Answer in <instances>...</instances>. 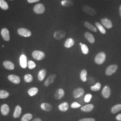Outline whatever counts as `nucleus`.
<instances>
[{
  "label": "nucleus",
  "mask_w": 121,
  "mask_h": 121,
  "mask_svg": "<svg viewBox=\"0 0 121 121\" xmlns=\"http://www.w3.org/2000/svg\"><path fill=\"white\" fill-rule=\"evenodd\" d=\"M106 59V54L104 52H100L96 55L95 58V61L98 65H101Z\"/></svg>",
  "instance_id": "nucleus-1"
},
{
  "label": "nucleus",
  "mask_w": 121,
  "mask_h": 121,
  "mask_svg": "<svg viewBox=\"0 0 121 121\" xmlns=\"http://www.w3.org/2000/svg\"><path fill=\"white\" fill-rule=\"evenodd\" d=\"M32 56L35 60H40L43 59L45 56V54L42 51L35 50L32 52Z\"/></svg>",
  "instance_id": "nucleus-2"
},
{
  "label": "nucleus",
  "mask_w": 121,
  "mask_h": 121,
  "mask_svg": "<svg viewBox=\"0 0 121 121\" xmlns=\"http://www.w3.org/2000/svg\"><path fill=\"white\" fill-rule=\"evenodd\" d=\"M82 9V10L85 13H86V14L90 15L91 16H94L96 15V12L95 10L88 5H85L83 6Z\"/></svg>",
  "instance_id": "nucleus-3"
},
{
  "label": "nucleus",
  "mask_w": 121,
  "mask_h": 121,
  "mask_svg": "<svg viewBox=\"0 0 121 121\" xmlns=\"http://www.w3.org/2000/svg\"><path fill=\"white\" fill-rule=\"evenodd\" d=\"M117 68H118V67L117 65H110L106 69V71H105L106 74L108 76L111 75L116 71Z\"/></svg>",
  "instance_id": "nucleus-4"
},
{
  "label": "nucleus",
  "mask_w": 121,
  "mask_h": 121,
  "mask_svg": "<svg viewBox=\"0 0 121 121\" xmlns=\"http://www.w3.org/2000/svg\"><path fill=\"white\" fill-rule=\"evenodd\" d=\"M18 34L24 37H30L31 35V33L30 31L26 28H20L17 30Z\"/></svg>",
  "instance_id": "nucleus-5"
},
{
  "label": "nucleus",
  "mask_w": 121,
  "mask_h": 121,
  "mask_svg": "<svg viewBox=\"0 0 121 121\" xmlns=\"http://www.w3.org/2000/svg\"><path fill=\"white\" fill-rule=\"evenodd\" d=\"M84 90L83 88L81 87L77 88L74 89L73 91V97L75 99H77L78 97L84 95Z\"/></svg>",
  "instance_id": "nucleus-6"
},
{
  "label": "nucleus",
  "mask_w": 121,
  "mask_h": 121,
  "mask_svg": "<svg viewBox=\"0 0 121 121\" xmlns=\"http://www.w3.org/2000/svg\"><path fill=\"white\" fill-rule=\"evenodd\" d=\"M45 8L43 4H38L35 5L34 8V11L37 14H41L44 12Z\"/></svg>",
  "instance_id": "nucleus-7"
},
{
  "label": "nucleus",
  "mask_w": 121,
  "mask_h": 121,
  "mask_svg": "<svg viewBox=\"0 0 121 121\" xmlns=\"http://www.w3.org/2000/svg\"><path fill=\"white\" fill-rule=\"evenodd\" d=\"M9 81L14 84H18L20 82V78L19 76L14 74H10L8 76Z\"/></svg>",
  "instance_id": "nucleus-8"
},
{
  "label": "nucleus",
  "mask_w": 121,
  "mask_h": 121,
  "mask_svg": "<svg viewBox=\"0 0 121 121\" xmlns=\"http://www.w3.org/2000/svg\"><path fill=\"white\" fill-rule=\"evenodd\" d=\"M65 35V31L61 30L56 31L54 34V38L56 39H60L64 38Z\"/></svg>",
  "instance_id": "nucleus-9"
},
{
  "label": "nucleus",
  "mask_w": 121,
  "mask_h": 121,
  "mask_svg": "<svg viewBox=\"0 0 121 121\" xmlns=\"http://www.w3.org/2000/svg\"><path fill=\"white\" fill-rule=\"evenodd\" d=\"M56 78V75L55 74L50 75L48 77L44 82V85L46 86H48L49 85H50V84H51L54 82Z\"/></svg>",
  "instance_id": "nucleus-10"
},
{
  "label": "nucleus",
  "mask_w": 121,
  "mask_h": 121,
  "mask_svg": "<svg viewBox=\"0 0 121 121\" xmlns=\"http://www.w3.org/2000/svg\"><path fill=\"white\" fill-rule=\"evenodd\" d=\"M102 94L105 98H108L111 94L110 88L108 86H104L102 91Z\"/></svg>",
  "instance_id": "nucleus-11"
},
{
  "label": "nucleus",
  "mask_w": 121,
  "mask_h": 121,
  "mask_svg": "<svg viewBox=\"0 0 121 121\" xmlns=\"http://www.w3.org/2000/svg\"><path fill=\"white\" fill-rule=\"evenodd\" d=\"M101 22L102 24L104 25L106 28L108 29H110L112 28V23L111 21L107 18H103L101 19Z\"/></svg>",
  "instance_id": "nucleus-12"
},
{
  "label": "nucleus",
  "mask_w": 121,
  "mask_h": 121,
  "mask_svg": "<svg viewBox=\"0 0 121 121\" xmlns=\"http://www.w3.org/2000/svg\"><path fill=\"white\" fill-rule=\"evenodd\" d=\"M1 34L3 38L6 41H9L10 39V36L8 30L6 28H3L1 31Z\"/></svg>",
  "instance_id": "nucleus-13"
},
{
  "label": "nucleus",
  "mask_w": 121,
  "mask_h": 121,
  "mask_svg": "<svg viewBox=\"0 0 121 121\" xmlns=\"http://www.w3.org/2000/svg\"><path fill=\"white\" fill-rule=\"evenodd\" d=\"M3 66L6 69L13 70L14 69V65L13 62L9 60H5L3 62Z\"/></svg>",
  "instance_id": "nucleus-14"
},
{
  "label": "nucleus",
  "mask_w": 121,
  "mask_h": 121,
  "mask_svg": "<svg viewBox=\"0 0 121 121\" xmlns=\"http://www.w3.org/2000/svg\"><path fill=\"white\" fill-rule=\"evenodd\" d=\"M64 95H65V91H64V90L62 89H58L56 91L54 94V96L55 99H59L62 98L64 96Z\"/></svg>",
  "instance_id": "nucleus-15"
},
{
  "label": "nucleus",
  "mask_w": 121,
  "mask_h": 121,
  "mask_svg": "<svg viewBox=\"0 0 121 121\" xmlns=\"http://www.w3.org/2000/svg\"><path fill=\"white\" fill-rule=\"evenodd\" d=\"M1 112L4 116H6L9 112V108L7 104H3L1 105L0 108Z\"/></svg>",
  "instance_id": "nucleus-16"
},
{
  "label": "nucleus",
  "mask_w": 121,
  "mask_h": 121,
  "mask_svg": "<svg viewBox=\"0 0 121 121\" xmlns=\"http://www.w3.org/2000/svg\"><path fill=\"white\" fill-rule=\"evenodd\" d=\"M20 64L22 68H26L27 65L26 57L25 55L22 54L20 57Z\"/></svg>",
  "instance_id": "nucleus-17"
},
{
  "label": "nucleus",
  "mask_w": 121,
  "mask_h": 121,
  "mask_svg": "<svg viewBox=\"0 0 121 121\" xmlns=\"http://www.w3.org/2000/svg\"><path fill=\"white\" fill-rule=\"evenodd\" d=\"M94 108V106L93 104H87L82 107L81 108V110L83 112H90Z\"/></svg>",
  "instance_id": "nucleus-18"
},
{
  "label": "nucleus",
  "mask_w": 121,
  "mask_h": 121,
  "mask_svg": "<svg viewBox=\"0 0 121 121\" xmlns=\"http://www.w3.org/2000/svg\"><path fill=\"white\" fill-rule=\"evenodd\" d=\"M85 38L90 43H93L95 42V38L93 35L89 32H86L84 34Z\"/></svg>",
  "instance_id": "nucleus-19"
},
{
  "label": "nucleus",
  "mask_w": 121,
  "mask_h": 121,
  "mask_svg": "<svg viewBox=\"0 0 121 121\" xmlns=\"http://www.w3.org/2000/svg\"><path fill=\"white\" fill-rule=\"evenodd\" d=\"M22 112V108L19 105H17L15 107L13 114V117L14 118H17L20 116Z\"/></svg>",
  "instance_id": "nucleus-20"
},
{
  "label": "nucleus",
  "mask_w": 121,
  "mask_h": 121,
  "mask_svg": "<svg viewBox=\"0 0 121 121\" xmlns=\"http://www.w3.org/2000/svg\"><path fill=\"white\" fill-rule=\"evenodd\" d=\"M41 108L43 110L47 111V112H50L51 111L52 109V106L50 104L47 103H43L41 104L40 105Z\"/></svg>",
  "instance_id": "nucleus-21"
},
{
  "label": "nucleus",
  "mask_w": 121,
  "mask_h": 121,
  "mask_svg": "<svg viewBox=\"0 0 121 121\" xmlns=\"http://www.w3.org/2000/svg\"><path fill=\"white\" fill-rule=\"evenodd\" d=\"M47 73V71L46 70L44 69H41L38 73V78L39 81H42L43 80V79L45 78L46 75Z\"/></svg>",
  "instance_id": "nucleus-22"
},
{
  "label": "nucleus",
  "mask_w": 121,
  "mask_h": 121,
  "mask_svg": "<svg viewBox=\"0 0 121 121\" xmlns=\"http://www.w3.org/2000/svg\"><path fill=\"white\" fill-rule=\"evenodd\" d=\"M58 108L59 110L62 112H65L69 108V104L67 102H63L60 104L58 106Z\"/></svg>",
  "instance_id": "nucleus-23"
},
{
  "label": "nucleus",
  "mask_w": 121,
  "mask_h": 121,
  "mask_svg": "<svg viewBox=\"0 0 121 121\" xmlns=\"http://www.w3.org/2000/svg\"><path fill=\"white\" fill-rule=\"evenodd\" d=\"M74 43V41L73 39L72 38H69L67 39L65 41L64 46L65 48H71L72 46H73Z\"/></svg>",
  "instance_id": "nucleus-24"
},
{
  "label": "nucleus",
  "mask_w": 121,
  "mask_h": 121,
  "mask_svg": "<svg viewBox=\"0 0 121 121\" xmlns=\"http://www.w3.org/2000/svg\"><path fill=\"white\" fill-rule=\"evenodd\" d=\"M27 92L29 95L31 96H32L35 95L38 93V89L35 87H31L28 90Z\"/></svg>",
  "instance_id": "nucleus-25"
},
{
  "label": "nucleus",
  "mask_w": 121,
  "mask_h": 121,
  "mask_svg": "<svg viewBox=\"0 0 121 121\" xmlns=\"http://www.w3.org/2000/svg\"><path fill=\"white\" fill-rule=\"evenodd\" d=\"M84 26L86 27V28H87L88 29L92 30L94 32H96L97 31V29L94 26H93L89 22H85L84 23Z\"/></svg>",
  "instance_id": "nucleus-26"
},
{
  "label": "nucleus",
  "mask_w": 121,
  "mask_h": 121,
  "mask_svg": "<svg viewBox=\"0 0 121 121\" xmlns=\"http://www.w3.org/2000/svg\"><path fill=\"white\" fill-rule=\"evenodd\" d=\"M121 110V104H117L113 106L111 108V112L112 113H116Z\"/></svg>",
  "instance_id": "nucleus-27"
},
{
  "label": "nucleus",
  "mask_w": 121,
  "mask_h": 121,
  "mask_svg": "<svg viewBox=\"0 0 121 121\" xmlns=\"http://www.w3.org/2000/svg\"><path fill=\"white\" fill-rule=\"evenodd\" d=\"M61 4L65 7H70L73 5V2L71 0H64L61 2Z\"/></svg>",
  "instance_id": "nucleus-28"
},
{
  "label": "nucleus",
  "mask_w": 121,
  "mask_h": 121,
  "mask_svg": "<svg viewBox=\"0 0 121 121\" xmlns=\"http://www.w3.org/2000/svg\"><path fill=\"white\" fill-rule=\"evenodd\" d=\"M87 75V71L86 69H84L82 70L80 73V78L81 80L83 82H86L87 79L86 78Z\"/></svg>",
  "instance_id": "nucleus-29"
},
{
  "label": "nucleus",
  "mask_w": 121,
  "mask_h": 121,
  "mask_svg": "<svg viewBox=\"0 0 121 121\" xmlns=\"http://www.w3.org/2000/svg\"><path fill=\"white\" fill-rule=\"evenodd\" d=\"M9 93L7 91L4 90H0V99H5L8 97Z\"/></svg>",
  "instance_id": "nucleus-30"
},
{
  "label": "nucleus",
  "mask_w": 121,
  "mask_h": 121,
  "mask_svg": "<svg viewBox=\"0 0 121 121\" xmlns=\"http://www.w3.org/2000/svg\"><path fill=\"white\" fill-rule=\"evenodd\" d=\"M95 25L101 33H102L103 34H105L106 33V30L104 28L103 26L102 25H101L100 23H99V22H96Z\"/></svg>",
  "instance_id": "nucleus-31"
},
{
  "label": "nucleus",
  "mask_w": 121,
  "mask_h": 121,
  "mask_svg": "<svg viewBox=\"0 0 121 121\" xmlns=\"http://www.w3.org/2000/svg\"><path fill=\"white\" fill-rule=\"evenodd\" d=\"M33 116L30 113H26L24 115L21 119L22 121H29L32 119Z\"/></svg>",
  "instance_id": "nucleus-32"
},
{
  "label": "nucleus",
  "mask_w": 121,
  "mask_h": 121,
  "mask_svg": "<svg viewBox=\"0 0 121 121\" xmlns=\"http://www.w3.org/2000/svg\"><path fill=\"white\" fill-rule=\"evenodd\" d=\"M0 7L4 10H7L9 8L8 4L4 0H0Z\"/></svg>",
  "instance_id": "nucleus-33"
},
{
  "label": "nucleus",
  "mask_w": 121,
  "mask_h": 121,
  "mask_svg": "<svg viewBox=\"0 0 121 121\" xmlns=\"http://www.w3.org/2000/svg\"><path fill=\"white\" fill-rule=\"evenodd\" d=\"M101 84L100 82H97L95 85L92 86L91 87V90L92 91H99L101 88Z\"/></svg>",
  "instance_id": "nucleus-34"
},
{
  "label": "nucleus",
  "mask_w": 121,
  "mask_h": 121,
  "mask_svg": "<svg viewBox=\"0 0 121 121\" xmlns=\"http://www.w3.org/2000/svg\"><path fill=\"white\" fill-rule=\"evenodd\" d=\"M24 80L26 82L29 83L31 82L33 80V77L30 74H27L24 76Z\"/></svg>",
  "instance_id": "nucleus-35"
},
{
  "label": "nucleus",
  "mask_w": 121,
  "mask_h": 121,
  "mask_svg": "<svg viewBox=\"0 0 121 121\" xmlns=\"http://www.w3.org/2000/svg\"><path fill=\"white\" fill-rule=\"evenodd\" d=\"M27 66H28V68L30 69H33L35 68L36 66V64L35 62L32 60H29L27 62Z\"/></svg>",
  "instance_id": "nucleus-36"
},
{
  "label": "nucleus",
  "mask_w": 121,
  "mask_h": 121,
  "mask_svg": "<svg viewBox=\"0 0 121 121\" xmlns=\"http://www.w3.org/2000/svg\"><path fill=\"white\" fill-rule=\"evenodd\" d=\"M81 46L82 53L84 54H88L89 52V49L86 45L85 44H82V45Z\"/></svg>",
  "instance_id": "nucleus-37"
},
{
  "label": "nucleus",
  "mask_w": 121,
  "mask_h": 121,
  "mask_svg": "<svg viewBox=\"0 0 121 121\" xmlns=\"http://www.w3.org/2000/svg\"><path fill=\"white\" fill-rule=\"evenodd\" d=\"M84 97H85V96H84L83 95L77 98V102H78V104H79L81 105L85 104L86 102H85V101L84 100Z\"/></svg>",
  "instance_id": "nucleus-38"
},
{
  "label": "nucleus",
  "mask_w": 121,
  "mask_h": 121,
  "mask_svg": "<svg viewBox=\"0 0 121 121\" xmlns=\"http://www.w3.org/2000/svg\"><path fill=\"white\" fill-rule=\"evenodd\" d=\"M86 81L88 84L91 85V86H92V85L95 83V80L94 78H93L92 77H88L86 79Z\"/></svg>",
  "instance_id": "nucleus-39"
},
{
  "label": "nucleus",
  "mask_w": 121,
  "mask_h": 121,
  "mask_svg": "<svg viewBox=\"0 0 121 121\" xmlns=\"http://www.w3.org/2000/svg\"><path fill=\"white\" fill-rule=\"evenodd\" d=\"M91 97H92V95H91V94H87L85 95L84 100H85V102L88 103V102H90L91 99Z\"/></svg>",
  "instance_id": "nucleus-40"
},
{
  "label": "nucleus",
  "mask_w": 121,
  "mask_h": 121,
  "mask_svg": "<svg viewBox=\"0 0 121 121\" xmlns=\"http://www.w3.org/2000/svg\"><path fill=\"white\" fill-rule=\"evenodd\" d=\"M81 105L78 104V102H74L72 104H71V107L72 108H79L80 107H81Z\"/></svg>",
  "instance_id": "nucleus-41"
},
{
  "label": "nucleus",
  "mask_w": 121,
  "mask_h": 121,
  "mask_svg": "<svg viewBox=\"0 0 121 121\" xmlns=\"http://www.w3.org/2000/svg\"><path fill=\"white\" fill-rule=\"evenodd\" d=\"M78 121H95V119L93 118H82Z\"/></svg>",
  "instance_id": "nucleus-42"
},
{
  "label": "nucleus",
  "mask_w": 121,
  "mask_h": 121,
  "mask_svg": "<svg viewBox=\"0 0 121 121\" xmlns=\"http://www.w3.org/2000/svg\"><path fill=\"white\" fill-rule=\"evenodd\" d=\"M116 118L117 121H121V113H120L117 115Z\"/></svg>",
  "instance_id": "nucleus-43"
},
{
  "label": "nucleus",
  "mask_w": 121,
  "mask_h": 121,
  "mask_svg": "<svg viewBox=\"0 0 121 121\" xmlns=\"http://www.w3.org/2000/svg\"><path fill=\"white\" fill-rule=\"evenodd\" d=\"M39 0H27V1L29 3H34L36 2H38L39 1Z\"/></svg>",
  "instance_id": "nucleus-44"
},
{
  "label": "nucleus",
  "mask_w": 121,
  "mask_h": 121,
  "mask_svg": "<svg viewBox=\"0 0 121 121\" xmlns=\"http://www.w3.org/2000/svg\"><path fill=\"white\" fill-rule=\"evenodd\" d=\"M32 121H42L41 119L39 118H35L34 120H33Z\"/></svg>",
  "instance_id": "nucleus-45"
},
{
  "label": "nucleus",
  "mask_w": 121,
  "mask_h": 121,
  "mask_svg": "<svg viewBox=\"0 0 121 121\" xmlns=\"http://www.w3.org/2000/svg\"><path fill=\"white\" fill-rule=\"evenodd\" d=\"M119 13H120V15L121 17V5L120 6V8H119Z\"/></svg>",
  "instance_id": "nucleus-46"
},
{
  "label": "nucleus",
  "mask_w": 121,
  "mask_h": 121,
  "mask_svg": "<svg viewBox=\"0 0 121 121\" xmlns=\"http://www.w3.org/2000/svg\"><path fill=\"white\" fill-rule=\"evenodd\" d=\"M80 45L81 46V45H82V43H80Z\"/></svg>",
  "instance_id": "nucleus-47"
}]
</instances>
